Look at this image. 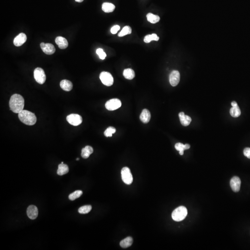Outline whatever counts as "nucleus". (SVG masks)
<instances>
[{
	"instance_id": "nucleus-1",
	"label": "nucleus",
	"mask_w": 250,
	"mask_h": 250,
	"mask_svg": "<svg viewBox=\"0 0 250 250\" xmlns=\"http://www.w3.org/2000/svg\"><path fill=\"white\" fill-rule=\"evenodd\" d=\"M9 105L12 111L14 113H19L24 110V99L21 95L14 94L11 97Z\"/></svg>"
},
{
	"instance_id": "nucleus-2",
	"label": "nucleus",
	"mask_w": 250,
	"mask_h": 250,
	"mask_svg": "<svg viewBox=\"0 0 250 250\" xmlns=\"http://www.w3.org/2000/svg\"><path fill=\"white\" fill-rule=\"evenodd\" d=\"M18 117L21 122L28 126H33L37 122V118L35 114L26 110H23L19 113Z\"/></svg>"
},
{
	"instance_id": "nucleus-3",
	"label": "nucleus",
	"mask_w": 250,
	"mask_h": 250,
	"mask_svg": "<svg viewBox=\"0 0 250 250\" xmlns=\"http://www.w3.org/2000/svg\"><path fill=\"white\" fill-rule=\"evenodd\" d=\"M188 214L187 208L185 207L180 206L175 209L172 213V218L174 221L181 222L186 217Z\"/></svg>"
},
{
	"instance_id": "nucleus-4",
	"label": "nucleus",
	"mask_w": 250,
	"mask_h": 250,
	"mask_svg": "<svg viewBox=\"0 0 250 250\" xmlns=\"http://www.w3.org/2000/svg\"><path fill=\"white\" fill-rule=\"evenodd\" d=\"M122 181L127 185H130L133 181V177L131 171L129 168L125 167L122 169L121 171Z\"/></svg>"
},
{
	"instance_id": "nucleus-5",
	"label": "nucleus",
	"mask_w": 250,
	"mask_h": 250,
	"mask_svg": "<svg viewBox=\"0 0 250 250\" xmlns=\"http://www.w3.org/2000/svg\"><path fill=\"white\" fill-rule=\"evenodd\" d=\"M34 78L37 83L43 84L46 80L45 72L41 68L38 67L34 71Z\"/></svg>"
},
{
	"instance_id": "nucleus-6",
	"label": "nucleus",
	"mask_w": 250,
	"mask_h": 250,
	"mask_svg": "<svg viewBox=\"0 0 250 250\" xmlns=\"http://www.w3.org/2000/svg\"><path fill=\"white\" fill-rule=\"evenodd\" d=\"M100 79L103 84L107 86H111L113 83V78L112 75L107 72H103L100 75Z\"/></svg>"
},
{
	"instance_id": "nucleus-7",
	"label": "nucleus",
	"mask_w": 250,
	"mask_h": 250,
	"mask_svg": "<svg viewBox=\"0 0 250 250\" xmlns=\"http://www.w3.org/2000/svg\"><path fill=\"white\" fill-rule=\"evenodd\" d=\"M122 106V102L118 99H112L107 101L105 107L109 111L115 110Z\"/></svg>"
},
{
	"instance_id": "nucleus-8",
	"label": "nucleus",
	"mask_w": 250,
	"mask_h": 250,
	"mask_svg": "<svg viewBox=\"0 0 250 250\" xmlns=\"http://www.w3.org/2000/svg\"><path fill=\"white\" fill-rule=\"evenodd\" d=\"M67 121L70 124L74 126H78L82 123L83 121L81 116L79 114H69L66 117Z\"/></svg>"
},
{
	"instance_id": "nucleus-9",
	"label": "nucleus",
	"mask_w": 250,
	"mask_h": 250,
	"mask_svg": "<svg viewBox=\"0 0 250 250\" xmlns=\"http://www.w3.org/2000/svg\"><path fill=\"white\" fill-rule=\"evenodd\" d=\"M180 75L178 71H173L169 75V83L172 86L175 87L178 85L180 82Z\"/></svg>"
},
{
	"instance_id": "nucleus-10",
	"label": "nucleus",
	"mask_w": 250,
	"mask_h": 250,
	"mask_svg": "<svg viewBox=\"0 0 250 250\" xmlns=\"http://www.w3.org/2000/svg\"><path fill=\"white\" fill-rule=\"evenodd\" d=\"M43 52L47 55H51L55 52L56 49L54 46L50 43H41L40 45Z\"/></svg>"
},
{
	"instance_id": "nucleus-11",
	"label": "nucleus",
	"mask_w": 250,
	"mask_h": 250,
	"mask_svg": "<svg viewBox=\"0 0 250 250\" xmlns=\"http://www.w3.org/2000/svg\"><path fill=\"white\" fill-rule=\"evenodd\" d=\"M241 185V180L238 177H234L230 181V186L233 191L238 192L240 191Z\"/></svg>"
},
{
	"instance_id": "nucleus-12",
	"label": "nucleus",
	"mask_w": 250,
	"mask_h": 250,
	"mask_svg": "<svg viewBox=\"0 0 250 250\" xmlns=\"http://www.w3.org/2000/svg\"><path fill=\"white\" fill-rule=\"evenodd\" d=\"M38 209L34 205H30L27 208V213L28 217L30 219H34L38 216Z\"/></svg>"
},
{
	"instance_id": "nucleus-13",
	"label": "nucleus",
	"mask_w": 250,
	"mask_h": 250,
	"mask_svg": "<svg viewBox=\"0 0 250 250\" xmlns=\"http://www.w3.org/2000/svg\"><path fill=\"white\" fill-rule=\"evenodd\" d=\"M27 37L24 33H21L14 38L13 44L16 46H20L27 41Z\"/></svg>"
},
{
	"instance_id": "nucleus-14",
	"label": "nucleus",
	"mask_w": 250,
	"mask_h": 250,
	"mask_svg": "<svg viewBox=\"0 0 250 250\" xmlns=\"http://www.w3.org/2000/svg\"><path fill=\"white\" fill-rule=\"evenodd\" d=\"M55 42L60 49H66L68 46V42L66 39L61 36L57 37L55 39Z\"/></svg>"
},
{
	"instance_id": "nucleus-15",
	"label": "nucleus",
	"mask_w": 250,
	"mask_h": 250,
	"mask_svg": "<svg viewBox=\"0 0 250 250\" xmlns=\"http://www.w3.org/2000/svg\"><path fill=\"white\" fill-rule=\"evenodd\" d=\"M179 117L181 123L183 126L185 127L189 126L192 121L191 118L189 116L185 115L184 112H181L179 113Z\"/></svg>"
},
{
	"instance_id": "nucleus-16",
	"label": "nucleus",
	"mask_w": 250,
	"mask_h": 250,
	"mask_svg": "<svg viewBox=\"0 0 250 250\" xmlns=\"http://www.w3.org/2000/svg\"><path fill=\"white\" fill-rule=\"evenodd\" d=\"M151 117V115L150 111L148 109H144L142 110L140 116V119L141 122L144 123H147L150 122V119Z\"/></svg>"
},
{
	"instance_id": "nucleus-17",
	"label": "nucleus",
	"mask_w": 250,
	"mask_h": 250,
	"mask_svg": "<svg viewBox=\"0 0 250 250\" xmlns=\"http://www.w3.org/2000/svg\"><path fill=\"white\" fill-rule=\"evenodd\" d=\"M60 86L62 89L66 91H71L73 88L72 83L67 80H63L61 81Z\"/></svg>"
},
{
	"instance_id": "nucleus-18",
	"label": "nucleus",
	"mask_w": 250,
	"mask_h": 250,
	"mask_svg": "<svg viewBox=\"0 0 250 250\" xmlns=\"http://www.w3.org/2000/svg\"><path fill=\"white\" fill-rule=\"evenodd\" d=\"M93 152V148L91 146H87L82 149L81 156L83 158L86 159V158H88L90 157V155L92 154Z\"/></svg>"
},
{
	"instance_id": "nucleus-19",
	"label": "nucleus",
	"mask_w": 250,
	"mask_h": 250,
	"mask_svg": "<svg viewBox=\"0 0 250 250\" xmlns=\"http://www.w3.org/2000/svg\"><path fill=\"white\" fill-rule=\"evenodd\" d=\"M69 171L68 166L64 163H60L58 165V169L57 170V174L59 176H62L63 175L68 173Z\"/></svg>"
},
{
	"instance_id": "nucleus-20",
	"label": "nucleus",
	"mask_w": 250,
	"mask_h": 250,
	"mask_svg": "<svg viewBox=\"0 0 250 250\" xmlns=\"http://www.w3.org/2000/svg\"><path fill=\"white\" fill-rule=\"evenodd\" d=\"M116 7L113 4L109 2H104L102 5V10L105 13H111L114 10Z\"/></svg>"
},
{
	"instance_id": "nucleus-21",
	"label": "nucleus",
	"mask_w": 250,
	"mask_h": 250,
	"mask_svg": "<svg viewBox=\"0 0 250 250\" xmlns=\"http://www.w3.org/2000/svg\"><path fill=\"white\" fill-rule=\"evenodd\" d=\"M133 243V238L131 237H128L122 240L119 245L122 248H127L131 246Z\"/></svg>"
},
{
	"instance_id": "nucleus-22",
	"label": "nucleus",
	"mask_w": 250,
	"mask_h": 250,
	"mask_svg": "<svg viewBox=\"0 0 250 250\" xmlns=\"http://www.w3.org/2000/svg\"><path fill=\"white\" fill-rule=\"evenodd\" d=\"M124 77L127 79L132 80L135 77V72L131 69H126L123 72Z\"/></svg>"
},
{
	"instance_id": "nucleus-23",
	"label": "nucleus",
	"mask_w": 250,
	"mask_h": 250,
	"mask_svg": "<svg viewBox=\"0 0 250 250\" xmlns=\"http://www.w3.org/2000/svg\"><path fill=\"white\" fill-rule=\"evenodd\" d=\"M146 17H147L148 22L152 24L156 23L160 21V17L159 16L155 15L151 13H148L146 16Z\"/></svg>"
},
{
	"instance_id": "nucleus-24",
	"label": "nucleus",
	"mask_w": 250,
	"mask_h": 250,
	"mask_svg": "<svg viewBox=\"0 0 250 250\" xmlns=\"http://www.w3.org/2000/svg\"><path fill=\"white\" fill-rule=\"evenodd\" d=\"M230 113L233 117L237 118L240 116L241 114V111L238 106L232 107L230 110Z\"/></svg>"
},
{
	"instance_id": "nucleus-25",
	"label": "nucleus",
	"mask_w": 250,
	"mask_h": 250,
	"mask_svg": "<svg viewBox=\"0 0 250 250\" xmlns=\"http://www.w3.org/2000/svg\"><path fill=\"white\" fill-rule=\"evenodd\" d=\"M159 38L157 36L156 34H153L151 35H147L145 36L144 41L145 43H149L152 40L158 41Z\"/></svg>"
},
{
	"instance_id": "nucleus-26",
	"label": "nucleus",
	"mask_w": 250,
	"mask_h": 250,
	"mask_svg": "<svg viewBox=\"0 0 250 250\" xmlns=\"http://www.w3.org/2000/svg\"><path fill=\"white\" fill-rule=\"evenodd\" d=\"M83 194V191L80 190H78L73 193H71L69 196V198L71 201H74L76 199L79 198Z\"/></svg>"
},
{
	"instance_id": "nucleus-27",
	"label": "nucleus",
	"mask_w": 250,
	"mask_h": 250,
	"mask_svg": "<svg viewBox=\"0 0 250 250\" xmlns=\"http://www.w3.org/2000/svg\"><path fill=\"white\" fill-rule=\"evenodd\" d=\"M132 33V29L129 26L124 27L121 32L118 34L119 37H123L127 34H130Z\"/></svg>"
},
{
	"instance_id": "nucleus-28",
	"label": "nucleus",
	"mask_w": 250,
	"mask_h": 250,
	"mask_svg": "<svg viewBox=\"0 0 250 250\" xmlns=\"http://www.w3.org/2000/svg\"><path fill=\"white\" fill-rule=\"evenodd\" d=\"M92 209V206L90 205L81 207L78 209V212L81 214H86L89 213Z\"/></svg>"
},
{
	"instance_id": "nucleus-29",
	"label": "nucleus",
	"mask_w": 250,
	"mask_h": 250,
	"mask_svg": "<svg viewBox=\"0 0 250 250\" xmlns=\"http://www.w3.org/2000/svg\"><path fill=\"white\" fill-rule=\"evenodd\" d=\"M116 132V129L115 128L110 127L107 128L104 132V135L107 137H112L113 134H114Z\"/></svg>"
},
{
	"instance_id": "nucleus-30",
	"label": "nucleus",
	"mask_w": 250,
	"mask_h": 250,
	"mask_svg": "<svg viewBox=\"0 0 250 250\" xmlns=\"http://www.w3.org/2000/svg\"><path fill=\"white\" fill-rule=\"evenodd\" d=\"M96 53L99 56L100 59L103 60V59H105V57H106V54L105 52H104L103 51V50L102 49H101V48H99V49H97V50H96Z\"/></svg>"
},
{
	"instance_id": "nucleus-31",
	"label": "nucleus",
	"mask_w": 250,
	"mask_h": 250,
	"mask_svg": "<svg viewBox=\"0 0 250 250\" xmlns=\"http://www.w3.org/2000/svg\"><path fill=\"white\" fill-rule=\"evenodd\" d=\"M175 147L176 148V150H178V151H184V145L182 144L181 143H178L175 146Z\"/></svg>"
},
{
	"instance_id": "nucleus-32",
	"label": "nucleus",
	"mask_w": 250,
	"mask_h": 250,
	"mask_svg": "<svg viewBox=\"0 0 250 250\" xmlns=\"http://www.w3.org/2000/svg\"><path fill=\"white\" fill-rule=\"evenodd\" d=\"M120 29V27L118 25H116L113 27L111 29V33L112 34H116L118 31Z\"/></svg>"
},
{
	"instance_id": "nucleus-33",
	"label": "nucleus",
	"mask_w": 250,
	"mask_h": 250,
	"mask_svg": "<svg viewBox=\"0 0 250 250\" xmlns=\"http://www.w3.org/2000/svg\"><path fill=\"white\" fill-rule=\"evenodd\" d=\"M243 153L245 156L250 159V148L247 147V148H245L243 151Z\"/></svg>"
},
{
	"instance_id": "nucleus-34",
	"label": "nucleus",
	"mask_w": 250,
	"mask_h": 250,
	"mask_svg": "<svg viewBox=\"0 0 250 250\" xmlns=\"http://www.w3.org/2000/svg\"><path fill=\"white\" fill-rule=\"evenodd\" d=\"M231 105H232V107H236L238 106V104H237V102L236 101H233V102L231 103Z\"/></svg>"
},
{
	"instance_id": "nucleus-35",
	"label": "nucleus",
	"mask_w": 250,
	"mask_h": 250,
	"mask_svg": "<svg viewBox=\"0 0 250 250\" xmlns=\"http://www.w3.org/2000/svg\"><path fill=\"white\" fill-rule=\"evenodd\" d=\"M190 145H189V144H185L184 145V149L185 150H187V149H190Z\"/></svg>"
},
{
	"instance_id": "nucleus-36",
	"label": "nucleus",
	"mask_w": 250,
	"mask_h": 250,
	"mask_svg": "<svg viewBox=\"0 0 250 250\" xmlns=\"http://www.w3.org/2000/svg\"><path fill=\"white\" fill-rule=\"evenodd\" d=\"M184 151H179V154L181 155H183V154H184Z\"/></svg>"
},
{
	"instance_id": "nucleus-37",
	"label": "nucleus",
	"mask_w": 250,
	"mask_h": 250,
	"mask_svg": "<svg viewBox=\"0 0 250 250\" xmlns=\"http://www.w3.org/2000/svg\"><path fill=\"white\" fill-rule=\"evenodd\" d=\"M75 1L78 2H82L84 1V0H75Z\"/></svg>"
},
{
	"instance_id": "nucleus-38",
	"label": "nucleus",
	"mask_w": 250,
	"mask_h": 250,
	"mask_svg": "<svg viewBox=\"0 0 250 250\" xmlns=\"http://www.w3.org/2000/svg\"><path fill=\"white\" fill-rule=\"evenodd\" d=\"M76 160H79V158H77Z\"/></svg>"
},
{
	"instance_id": "nucleus-39",
	"label": "nucleus",
	"mask_w": 250,
	"mask_h": 250,
	"mask_svg": "<svg viewBox=\"0 0 250 250\" xmlns=\"http://www.w3.org/2000/svg\"><path fill=\"white\" fill-rule=\"evenodd\" d=\"M61 163H63V162H62Z\"/></svg>"
}]
</instances>
